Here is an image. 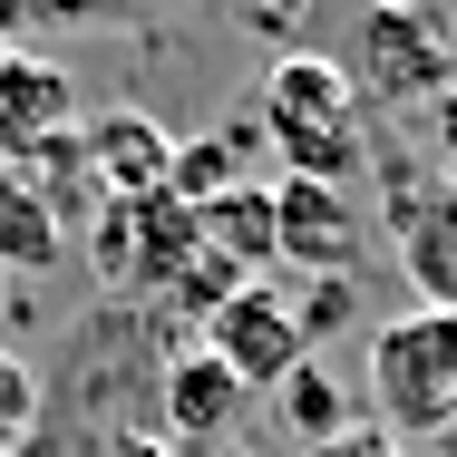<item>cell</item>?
I'll return each mask as SVG.
<instances>
[{
	"label": "cell",
	"instance_id": "7",
	"mask_svg": "<svg viewBox=\"0 0 457 457\" xmlns=\"http://www.w3.org/2000/svg\"><path fill=\"white\" fill-rule=\"evenodd\" d=\"M79 127V88L59 59H29V49H0V176L29 166L39 146H59Z\"/></svg>",
	"mask_w": 457,
	"mask_h": 457
},
{
	"label": "cell",
	"instance_id": "17",
	"mask_svg": "<svg viewBox=\"0 0 457 457\" xmlns=\"http://www.w3.org/2000/svg\"><path fill=\"white\" fill-rule=\"evenodd\" d=\"M428 166H438V176H457V79H448V97L428 107Z\"/></svg>",
	"mask_w": 457,
	"mask_h": 457
},
{
	"label": "cell",
	"instance_id": "15",
	"mask_svg": "<svg viewBox=\"0 0 457 457\" xmlns=\"http://www.w3.org/2000/svg\"><path fill=\"white\" fill-rule=\"evenodd\" d=\"M292 321H302V351L331 341V331H351V273H321L302 302H292Z\"/></svg>",
	"mask_w": 457,
	"mask_h": 457
},
{
	"label": "cell",
	"instance_id": "8",
	"mask_svg": "<svg viewBox=\"0 0 457 457\" xmlns=\"http://www.w3.org/2000/svg\"><path fill=\"white\" fill-rule=\"evenodd\" d=\"M79 156H88L97 204H137V195H166V166H176V137L146 117V107H107L79 127Z\"/></svg>",
	"mask_w": 457,
	"mask_h": 457
},
{
	"label": "cell",
	"instance_id": "12",
	"mask_svg": "<svg viewBox=\"0 0 457 457\" xmlns=\"http://www.w3.org/2000/svg\"><path fill=\"white\" fill-rule=\"evenodd\" d=\"M195 234H204V253H224L244 282H263V263H282V234H273V185H234V195H214L204 214H195Z\"/></svg>",
	"mask_w": 457,
	"mask_h": 457
},
{
	"label": "cell",
	"instance_id": "22",
	"mask_svg": "<svg viewBox=\"0 0 457 457\" xmlns=\"http://www.w3.org/2000/svg\"><path fill=\"white\" fill-rule=\"evenodd\" d=\"M448 457H457V448H448Z\"/></svg>",
	"mask_w": 457,
	"mask_h": 457
},
{
	"label": "cell",
	"instance_id": "3",
	"mask_svg": "<svg viewBox=\"0 0 457 457\" xmlns=\"http://www.w3.org/2000/svg\"><path fill=\"white\" fill-rule=\"evenodd\" d=\"M370 419L379 438H448L457 428V321L399 312L370 331Z\"/></svg>",
	"mask_w": 457,
	"mask_h": 457
},
{
	"label": "cell",
	"instance_id": "5",
	"mask_svg": "<svg viewBox=\"0 0 457 457\" xmlns=\"http://www.w3.org/2000/svg\"><path fill=\"white\" fill-rule=\"evenodd\" d=\"M195 351L234 370V379H244V399H253V389H282L292 370L312 361V351H302V321H292V292H273V282H244V292L204 321V341H195Z\"/></svg>",
	"mask_w": 457,
	"mask_h": 457
},
{
	"label": "cell",
	"instance_id": "18",
	"mask_svg": "<svg viewBox=\"0 0 457 457\" xmlns=\"http://www.w3.org/2000/svg\"><path fill=\"white\" fill-rule=\"evenodd\" d=\"M312 457H409L399 438H379V428H341L331 448H312Z\"/></svg>",
	"mask_w": 457,
	"mask_h": 457
},
{
	"label": "cell",
	"instance_id": "14",
	"mask_svg": "<svg viewBox=\"0 0 457 457\" xmlns=\"http://www.w3.org/2000/svg\"><path fill=\"white\" fill-rule=\"evenodd\" d=\"M273 409H282V428H292L302 448H331L341 428H361V419H351V389H341L321 361H302V370H292V379L273 389Z\"/></svg>",
	"mask_w": 457,
	"mask_h": 457
},
{
	"label": "cell",
	"instance_id": "10",
	"mask_svg": "<svg viewBox=\"0 0 457 457\" xmlns=\"http://www.w3.org/2000/svg\"><path fill=\"white\" fill-rule=\"evenodd\" d=\"M389 253L419 292V312H448L457 321V176H438L399 224H389Z\"/></svg>",
	"mask_w": 457,
	"mask_h": 457
},
{
	"label": "cell",
	"instance_id": "4",
	"mask_svg": "<svg viewBox=\"0 0 457 457\" xmlns=\"http://www.w3.org/2000/svg\"><path fill=\"white\" fill-rule=\"evenodd\" d=\"M79 234H97V282H107V302H137V312H156V302L185 282V263L204 253V234H195V204H176V195L97 204Z\"/></svg>",
	"mask_w": 457,
	"mask_h": 457
},
{
	"label": "cell",
	"instance_id": "20",
	"mask_svg": "<svg viewBox=\"0 0 457 457\" xmlns=\"http://www.w3.org/2000/svg\"><path fill=\"white\" fill-rule=\"evenodd\" d=\"M0 457H20V438H0Z\"/></svg>",
	"mask_w": 457,
	"mask_h": 457
},
{
	"label": "cell",
	"instance_id": "9",
	"mask_svg": "<svg viewBox=\"0 0 457 457\" xmlns=\"http://www.w3.org/2000/svg\"><path fill=\"white\" fill-rule=\"evenodd\" d=\"M234 419H244V379L224 361H204V351H176L166 379H156V438L166 448H214V438H234Z\"/></svg>",
	"mask_w": 457,
	"mask_h": 457
},
{
	"label": "cell",
	"instance_id": "16",
	"mask_svg": "<svg viewBox=\"0 0 457 457\" xmlns=\"http://www.w3.org/2000/svg\"><path fill=\"white\" fill-rule=\"evenodd\" d=\"M29 419H39V370L0 351V438H29Z\"/></svg>",
	"mask_w": 457,
	"mask_h": 457
},
{
	"label": "cell",
	"instance_id": "11",
	"mask_svg": "<svg viewBox=\"0 0 457 457\" xmlns=\"http://www.w3.org/2000/svg\"><path fill=\"white\" fill-rule=\"evenodd\" d=\"M69 234H79V224L49 204V185H39V176H20V166L0 176V273H20V282L49 273V263L69 253Z\"/></svg>",
	"mask_w": 457,
	"mask_h": 457
},
{
	"label": "cell",
	"instance_id": "19",
	"mask_svg": "<svg viewBox=\"0 0 457 457\" xmlns=\"http://www.w3.org/2000/svg\"><path fill=\"white\" fill-rule=\"evenodd\" d=\"M107 457H176L166 438H127V448H107Z\"/></svg>",
	"mask_w": 457,
	"mask_h": 457
},
{
	"label": "cell",
	"instance_id": "21",
	"mask_svg": "<svg viewBox=\"0 0 457 457\" xmlns=\"http://www.w3.org/2000/svg\"><path fill=\"white\" fill-rule=\"evenodd\" d=\"M448 448H457V428H448Z\"/></svg>",
	"mask_w": 457,
	"mask_h": 457
},
{
	"label": "cell",
	"instance_id": "2",
	"mask_svg": "<svg viewBox=\"0 0 457 457\" xmlns=\"http://www.w3.org/2000/svg\"><path fill=\"white\" fill-rule=\"evenodd\" d=\"M331 69H341V88L379 107V117H428L438 97H448L457 59H448V20H428V10H361V20H341V49H331Z\"/></svg>",
	"mask_w": 457,
	"mask_h": 457
},
{
	"label": "cell",
	"instance_id": "6",
	"mask_svg": "<svg viewBox=\"0 0 457 457\" xmlns=\"http://www.w3.org/2000/svg\"><path fill=\"white\" fill-rule=\"evenodd\" d=\"M273 234H282V263L321 282V273H351V263H361L370 214L341 195V185H302V176H282V185H273Z\"/></svg>",
	"mask_w": 457,
	"mask_h": 457
},
{
	"label": "cell",
	"instance_id": "1",
	"mask_svg": "<svg viewBox=\"0 0 457 457\" xmlns=\"http://www.w3.org/2000/svg\"><path fill=\"white\" fill-rule=\"evenodd\" d=\"M253 127H263V146L282 156V176H302V185H341L351 195V176L370 166V117H361V97L341 88V69L321 49L273 59Z\"/></svg>",
	"mask_w": 457,
	"mask_h": 457
},
{
	"label": "cell",
	"instance_id": "13",
	"mask_svg": "<svg viewBox=\"0 0 457 457\" xmlns=\"http://www.w3.org/2000/svg\"><path fill=\"white\" fill-rule=\"evenodd\" d=\"M263 146V127L253 117H234V127H204V137H176V166H166V195L176 204H214V195H234L244 185V156Z\"/></svg>",
	"mask_w": 457,
	"mask_h": 457
}]
</instances>
